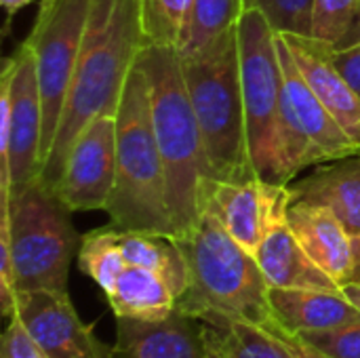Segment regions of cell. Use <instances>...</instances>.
I'll return each mask as SVG.
<instances>
[{
  "instance_id": "cell-1",
  "label": "cell",
  "mask_w": 360,
  "mask_h": 358,
  "mask_svg": "<svg viewBox=\"0 0 360 358\" xmlns=\"http://www.w3.org/2000/svg\"><path fill=\"white\" fill-rule=\"evenodd\" d=\"M148 44L139 0H93L78 65L40 179L55 186L80 131L99 116H116L139 53Z\"/></svg>"
},
{
  "instance_id": "cell-2",
  "label": "cell",
  "mask_w": 360,
  "mask_h": 358,
  "mask_svg": "<svg viewBox=\"0 0 360 358\" xmlns=\"http://www.w3.org/2000/svg\"><path fill=\"white\" fill-rule=\"evenodd\" d=\"M137 63L152 87V120L167 175L173 232L175 238H184L200 222L219 179L190 101L179 49L146 44Z\"/></svg>"
},
{
  "instance_id": "cell-3",
  "label": "cell",
  "mask_w": 360,
  "mask_h": 358,
  "mask_svg": "<svg viewBox=\"0 0 360 358\" xmlns=\"http://www.w3.org/2000/svg\"><path fill=\"white\" fill-rule=\"evenodd\" d=\"M175 241L188 268L181 312L198 321L272 323L270 285L255 255L230 236L211 207L190 234Z\"/></svg>"
},
{
  "instance_id": "cell-4",
  "label": "cell",
  "mask_w": 360,
  "mask_h": 358,
  "mask_svg": "<svg viewBox=\"0 0 360 358\" xmlns=\"http://www.w3.org/2000/svg\"><path fill=\"white\" fill-rule=\"evenodd\" d=\"M120 232H152L175 238L162 156L152 120V87L135 63L116 114V184L105 209Z\"/></svg>"
},
{
  "instance_id": "cell-5",
  "label": "cell",
  "mask_w": 360,
  "mask_h": 358,
  "mask_svg": "<svg viewBox=\"0 0 360 358\" xmlns=\"http://www.w3.org/2000/svg\"><path fill=\"white\" fill-rule=\"evenodd\" d=\"M181 72L215 177L219 181L257 177L247 139L238 25L207 49L181 55Z\"/></svg>"
},
{
  "instance_id": "cell-6",
  "label": "cell",
  "mask_w": 360,
  "mask_h": 358,
  "mask_svg": "<svg viewBox=\"0 0 360 358\" xmlns=\"http://www.w3.org/2000/svg\"><path fill=\"white\" fill-rule=\"evenodd\" d=\"M8 211V243L15 268V289L68 291L70 266L78 255L80 241L72 211L55 188L36 177L0 205Z\"/></svg>"
},
{
  "instance_id": "cell-7",
  "label": "cell",
  "mask_w": 360,
  "mask_h": 358,
  "mask_svg": "<svg viewBox=\"0 0 360 358\" xmlns=\"http://www.w3.org/2000/svg\"><path fill=\"white\" fill-rule=\"evenodd\" d=\"M238 49L247 139L255 175L272 184L287 186L281 154L285 87L276 32L255 8H247L238 19Z\"/></svg>"
},
{
  "instance_id": "cell-8",
  "label": "cell",
  "mask_w": 360,
  "mask_h": 358,
  "mask_svg": "<svg viewBox=\"0 0 360 358\" xmlns=\"http://www.w3.org/2000/svg\"><path fill=\"white\" fill-rule=\"evenodd\" d=\"M42 99L36 61L23 40L0 76V205L40 175Z\"/></svg>"
},
{
  "instance_id": "cell-9",
  "label": "cell",
  "mask_w": 360,
  "mask_h": 358,
  "mask_svg": "<svg viewBox=\"0 0 360 358\" xmlns=\"http://www.w3.org/2000/svg\"><path fill=\"white\" fill-rule=\"evenodd\" d=\"M91 2L93 0H42L34 27L25 38L34 53L42 99V167L51 154L65 97L78 65Z\"/></svg>"
},
{
  "instance_id": "cell-10",
  "label": "cell",
  "mask_w": 360,
  "mask_h": 358,
  "mask_svg": "<svg viewBox=\"0 0 360 358\" xmlns=\"http://www.w3.org/2000/svg\"><path fill=\"white\" fill-rule=\"evenodd\" d=\"M116 184V116L91 120L70 148L65 167L53 186L76 211H105Z\"/></svg>"
},
{
  "instance_id": "cell-11",
  "label": "cell",
  "mask_w": 360,
  "mask_h": 358,
  "mask_svg": "<svg viewBox=\"0 0 360 358\" xmlns=\"http://www.w3.org/2000/svg\"><path fill=\"white\" fill-rule=\"evenodd\" d=\"M44 358H114L91 325H84L68 291H27L17 295L15 314Z\"/></svg>"
},
{
  "instance_id": "cell-12",
  "label": "cell",
  "mask_w": 360,
  "mask_h": 358,
  "mask_svg": "<svg viewBox=\"0 0 360 358\" xmlns=\"http://www.w3.org/2000/svg\"><path fill=\"white\" fill-rule=\"evenodd\" d=\"M289 205V186L272 184L262 177L217 181L209 203L230 236L253 255L270 226L287 213Z\"/></svg>"
},
{
  "instance_id": "cell-13",
  "label": "cell",
  "mask_w": 360,
  "mask_h": 358,
  "mask_svg": "<svg viewBox=\"0 0 360 358\" xmlns=\"http://www.w3.org/2000/svg\"><path fill=\"white\" fill-rule=\"evenodd\" d=\"M276 46H278V61H281V72H283V84L287 91V97L291 101V108L316 148L319 156L323 162L340 160L360 154V143H356L344 129L342 124L333 118V114L323 106L319 95L312 91L304 74L300 72L293 53L283 38V34H276Z\"/></svg>"
},
{
  "instance_id": "cell-14",
  "label": "cell",
  "mask_w": 360,
  "mask_h": 358,
  "mask_svg": "<svg viewBox=\"0 0 360 358\" xmlns=\"http://www.w3.org/2000/svg\"><path fill=\"white\" fill-rule=\"evenodd\" d=\"M200 321L179 308L162 321L116 319L114 358H205Z\"/></svg>"
},
{
  "instance_id": "cell-15",
  "label": "cell",
  "mask_w": 360,
  "mask_h": 358,
  "mask_svg": "<svg viewBox=\"0 0 360 358\" xmlns=\"http://www.w3.org/2000/svg\"><path fill=\"white\" fill-rule=\"evenodd\" d=\"M283 38L287 40L300 72L323 106L333 114L342 129L360 143V97L338 70L333 57L335 51L312 36L283 34Z\"/></svg>"
},
{
  "instance_id": "cell-16",
  "label": "cell",
  "mask_w": 360,
  "mask_h": 358,
  "mask_svg": "<svg viewBox=\"0 0 360 358\" xmlns=\"http://www.w3.org/2000/svg\"><path fill=\"white\" fill-rule=\"evenodd\" d=\"M272 323L293 335L325 333L360 321L342 289H270Z\"/></svg>"
},
{
  "instance_id": "cell-17",
  "label": "cell",
  "mask_w": 360,
  "mask_h": 358,
  "mask_svg": "<svg viewBox=\"0 0 360 358\" xmlns=\"http://www.w3.org/2000/svg\"><path fill=\"white\" fill-rule=\"evenodd\" d=\"M287 224L310 260L342 287L354 264V247L352 234L340 217L321 205L291 203L287 209Z\"/></svg>"
},
{
  "instance_id": "cell-18",
  "label": "cell",
  "mask_w": 360,
  "mask_h": 358,
  "mask_svg": "<svg viewBox=\"0 0 360 358\" xmlns=\"http://www.w3.org/2000/svg\"><path fill=\"white\" fill-rule=\"evenodd\" d=\"M255 260L270 289H342L304 251L287 224V213L270 226Z\"/></svg>"
},
{
  "instance_id": "cell-19",
  "label": "cell",
  "mask_w": 360,
  "mask_h": 358,
  "mask_svg": "<svg viewBox=\"0 0 360 358\" xmlns=\"http://www.w3.org/2000/svg\"><path fill=\"white\" fill-rule=\"evenodd\" d=\"M291 203H310L331 209L346 230L360 236V154L331 160L304 179L289 184Z\"/></svg>"
},
{
  "instance_id": "cell-20",
  "label": "cell",
  "mask_w": 360,
  "mask_h": 358,
  "mask_svg": "<svg viewBox=\"0 0 360 358\" xmlns=\"http://www.w3.org/2000/svg\"><path fill=\"white\" fill-rule=\"evenodd\" d=\"M200 329L211 358H300L291 338L274 323L200 321Z\"/></svg>"
},
{
  "instance_id": "cell-21",
  "label": "cell",
  "mask_w": 360,
  "mask_h": 358,
  "mask_svg": "<svg viewBox=\"0 0 360 358\" xmlns=\"http://www.w3.org/2000/svg\"><path fill=\"white\" fill-rule=\"evenodd\" d=\"M116 319L162 321L177 310L179 298L156 272L127 266L112 293L105 295Z\"/></svg>"
},
{
  "instance_id": "cell-22",
  "label": "cell",
  "mask_w": 360,
  "mask_h": 358,
  "mask_svg": "<svg viewBox=\"0 0 360 358\" xmlns=\"http://www.w3.org/2000/svg\"><path fill=\"white\" fill-rule=\"evenodd\" d=\"M120 249L127 260V266H137L160 274L177 298L184 295L188 287V268L186 257L175 238L152 234V232H120Z\"/></svg>"
},
{
  "instance_id": "cell-23",
  "label": "cell",
  "mask_w": 360,
  "mask_h": 358,
  "mask_svg": "<svg viewBox=\"0 0 360 358\" xmlns=\"http://www.w3.org/2000/svg\"><path fill=\"white\" fill-rule=\"evenodd\" d=\"M76 257L80 272L93 279L105 295L112 293L120 274L127 270V260L120 249L118 230L112 226L97 228L84 234Z\"/></svg>"
},
{
  "instance_id": "cell-24",
  "label": "cell",
  "mask_w": 360,
  "mask_h": 358,
  "mask_svg": "<svg viewBox=\"0 0 360 358\" xmlns=\"http://www.w3.org/2000/svg\"><path fill=\"white\" fill-rule=\"evenodd\" d=\"M245 13V0H194L186 38L179 46L181 55L198 53L219 36L238 25Z\"/></svg>"
},
{
  "instance_id": "cell-25",
  "label": "cell",
  "mask_w": 360,
  "mask_h": 358,
  "mask_svg": "<svg viewBox=\"0 0 360 358\" xmlns=\"http://www.w3.org/2000/svg\"><path fill=\"white\" fill-rule=\"evenodd\" d=\"M312 38L329 44L335 53L360 42V0H314Z\"/></svg>"
},
{
  "instance_id": "cell-26",
  "label": "cell",
  "mask_w": 360,
  "mask_h": 358,
  "mask_svg": "<svg viewBox=\"0 0 360 358\" xmlns=\"http://www.w3.org/2000/svg\"><path fill=\"white\" fill-rule=\"evenodd\" d=\"M192 2L194 0H139L148 44L179 49L188 32Z\"/></svg>"
},
{
  "instance_id": "cell-27",
  "label": "cell",
  "mask_w": 360,
  "mask_h": 358,
  "mask_svg": "<svg viewBox=\"0 0 360 358\" xmlns=\"http://www.w3.org/2000/svg\"><path fill=\"white\" fill-rule=\"evenodd\" d=\"M259 11L276 34L310 36L314 0H245V11Z\"/></svg>"
},
{
  "instance_id": "cell-28",
  "label": "cell",
  "mask_w": 360,
  "mask_h": 358,
  "mask_svg": "<svg viewBox=\"0 0 360 358\" xmlns=\"http://www.w3.org/2000/svg\"><path fill=\"white\" fill-rule=\"evenodd\" d=\"M300 340L325 358H360V321L325 333H308Z\"/></svg>"
},
{
  "instance_id": "cell-29",
  "label": "cell",
  "mask_w": 360,
  "mask_h": 358,
  "mask_svg": "<svg viewBox=\"0 0 360 358\" xmlns=\"http://www.w3.org/2000/svg\"><path fill=\"white\" fill-rule=\"evenodd\" d=\"M0 358H44L17 317L8 319V325L2 333Z\"/></svg>"
},
{
  "instance_id": "cell-30",
  "label": "cell",
  "mask_w": 360,
  "mask_h": 358,
  "mask_svg": "<svg viewBox=\"0 0 360 358\" xmlns=\"http://www.w3.org/2000/svg\"><path fill=\"white\" fill-rule=\"evenodd\" d=\"M333 57H335L338 70L342 72V76L348 80V84L360 97V42L356 46H350L346 51L335 53Z\"/></svg>"
},
{
  "instance_id": "cell-31",
  "label": "cell",
  "mask_w": 360,
  "mask_h": 358,
  "mask_svg": "<svg viewBox=\"0 0 360 358\" xmlns=\"http://www.w3.org/2000/svg\"><path fill=\"white\" fill-rule=\"evenodd\" d=\"M352 247H354V264H352V270H350V276L346 283H360V236L352 238Z\"/></svg>"
},
{
  "instance_id": "cell-32",
  "label": "cell",
  "mask_w": 360,
  "mask_h": 358,
  "mask_svg": "<svg viewBox=\"0 0 360 358\" xmlns=\"http://www.w3.org/2000/svg\"><path fill=\"white\" fill-rule=\"evenodd\" d=\"M2 2V8H4V13H6V23H11V19L23 8V6H27L32 0H0Z\"/></svg>"
},
{
  "instance_id": "cell-33",
  "label": "cell",
  "mask_w": 360,
  "mask_h": 358,
  "mask_svg": "<svg viewBox=\"0 0 360 358\" xmlns=\"http://www.w3.org/2000/svg\"><path fill=\"white\" fill-rule=\"evenodd\" d=\"M289 335V333H287ZM291 338V342H293V346H295V350H297V354H300V358H325L323 354H319L316 350H312L308 344H304L300 338H293V335H289Z\"/></svg>"
},
{
  "instance_id": "cell-34",
  "label": "cell",
  "mask_w": 360,
  "mask_h": 358,
  "mask_svg": "<svg viewBox=\"0 0 360 358\" xmlns=\"http://www.w3.org/2000/svg\"><path fill=\"white\" fill-rule=\"evenodd\" d=\"M342 291L360 312V283H346V285H342Z\"/></svg>"
},
{
  "instance_id": "cell-35",
  "label": "cell",
  "mask_w": 360,
  "mask_h": 358,
  "mask_svg": "<svg viewBox=\"0 0 360 358\" xmlns=\"http://www.w3.org/2000/svg\"><path fill=\"white\" fill-rule=\"evenodd\" d=\"M205 358H211V357H209V354H207V357H205Z\"/></svg>"
}]
</instances>
